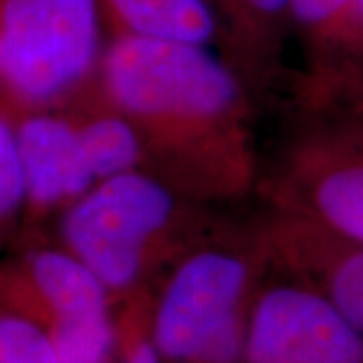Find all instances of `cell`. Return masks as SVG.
Instances as JSON below:
<instances>
[{
  "instance_id": "1",
  "label": "cell",
  "mask_w": 363,
  "mask_h": 363,
  "mask_svg": "<svg viewBox=\"0 0 363 363\" xmlns=\"http://www.w3.org/2000/svg\"><path fill=\"white\" fill-rule=\"evenodd\" d=\"M93 95L130 119L150 169L186 194L226 200L252 188L247 85L212 45L109 37Z\"/></svg>"
},
{
  "instance_id": "2",
  "label": "cell",
  "mask_w": 363,
  "mask_h": 363,
  "mask_svg": "<svg viewBox=\"0 0 363 363\" xmlns=\"http://www.w3.org/2000/svg\"><path fill=\"white\" fill-rule=\"evenodd\" d=\"M269 272L260 224L196 236L150 298L147 329L162 363H240L250 307Z\"/></svg>"
},
{
  "instance_id": "3",
  "label": "cell",
  "mask_w": 363,
  "mask_h": 363,
  "mask_svg": "<svg viewBox=\"0 0 363 363\" xmlns=\"http://www.w3.org/2000/svg\"><path fill=\"white\" fill-rule=\"evenodd\" d=\"M190 200L150 169L105 178L65 206L59 224L63 247L121 305L147 295L152 277L202 234Z\"/></svg>"
},
{
  "instance_id": "4",
  "label": "cell",
  "mask_w": 363,
  "mask_h": 363,
  "mask_svg": "<svg viewBox=\"0 0 363 363\" xmlns=\"http://www.w3.org/2000/svg\"><path fill=\"white\" fill-rule=\"evenodd\" d=\"M301 101L271 206L363 242V63L321 59Z\"/></svg>"
},
{
  "instance_id": "5",
  "label": "cell",
  "mask_w": 363,
  "mask_h": 363,
  "mask_svg": "<svg viewBox=\"0 0 363 363\" xmlns=\"http://www.w3.org/2000/svg\"><path fill=\"white\" fill-rule=\"evenodd\" d=\"M107 40L101 0H0V85L52 109L93 91Z\"/></svg>"
},
{
  "instance_id": "6",
  "label": "cell",
  "mask_w": 363,
  "mask_h": 363,
  "mask_svg": "<svg viewBox=\"0 0 363 363\" xmlns=\"http://www.w3.org/2000/svg\"><path fill=\"white\" fill-rule=\"evenodd\" d=\"M240 363H363V343L313 286L271 264L250 307Z\"/></svg>"
},
{
  "instance_id": "7",
  "label": "cell",
  "mask_w": 363,
  "mask_h": 363,
  "mask_svg": "<svg viewBox=\"0 0 363 363\" xmlns=\"http://www.w3.org/2000/svg\"><path fill=\"white\" fill-rule=\"evenodd\" d=\"M260 226L272 269L313 286L363 343V242L274 206Z\"/></svg>"
},
{
  "instance_id": "8",
  "label": "cell",
  "mask_w": 363,
  "mask_h": 363,
  "mask_svg": "<svg viewBox=\"0 0 363 363\" xmlns=\"http://www.w3.org/2000/svg\"><path fill=\"white\" fill-rule=\"evenodd\" d=\"M14 125L28 206L35 210L65 208L97 184L75 117L52 109H28Z\"/></svg>"
},
{
  "instance_id": "9",
  "label": "cell",
  "mask_w": 363,
  "mask_h": 363,
  "mask_svg": "<svg viewBox=\"0 0 363 363\" xmlns=\"http://www.w3.org/2000/svg\"><path fill=\"white\" fill-rule=\"evenodd\" d=\"M25 267L26 281L43 315L39 323L45 329L116 313L107 286L65 247L33 250Z\"/></svg>"
},
{
  "instance_id": "10",
  "label": "cell",
  "mask_w": 363,
  "mask_h": 363,
  "mask_svg": "<svg viewBox=\"0 0 363 363\" xmlns=\"http://www.w3.org/2000/svg\"><path fill=\"white\" fill-rule=\"evenodd\" d=\"M109 37H152L214 45L222 26L210 0H101Z\"/></svg>"
},
{
  "instance_id": "11",
  "label": "cell",
  "mask_w": 363,
  "mask_h": 363,
  "mask_svg": "<svg viewBox=\"0 0 363 363\" xmlns=\"http://www.w3.org/2000/svg\"><path fill=\"white\" fill-rule=\"evenodd\" d=\"M75 119L95 180L150 169V156L142 133L123 113L95 97V101L85 104Z\"/></svg>"
},
{
  "instance_id": "12",
  "label": "cell",
  "mask_w": 363,
  "mask_h": 363,
  "mask_svg": "<svg viewBox=\"0 0 363 363\" xmlns=\"http://www.w3.org/2000/svg\"><path fill=\"white\" fill-rule=\"evenodd\" d=\"M224 39L252 63L271 61L293 26L291 0H210Z\"/></svg>"
},
{
  "instance_id": "13",
  "label": "cell",
  "mask_w": 363,
  "mask_h": 363,
  "mask_svg": "<svg viewBox=\"0 0 363 363\" xmlns=\"http://www.w3.org/2000/svg\"><path fill=\"white\" fill-rule=\"evenodd\" d=\"M355 0H291L293 26L311 43L319 59H335L343 49Z\"/></svg>"
},
{
  "instance_id": "14",
  "label": "cell",
  "mask_w": 363,
  "mask_h": 363,
  "mask_svg": "<svg viewBox=\"0 0 363 363\" xmlns=\"http://www.w3.org/2000/svg\"><path fill=\"white\" fill-rule=\"evenodd\" d=\"M0 363H59V359L43 325L23 313H2Z\"/></svg>"
},
{
  "instance_id": "15",
  "label": "cell",
  "mask_w": 363,
  "mask_h": 363,
  "mask_svg": "<svg viewBox=\"0 0 363 363\" xmlns=\"http://www.w3.org/2000/svg\"><path fill=\"white\" fill-rule=\"evenodd\" d=\"M26 206V180L16 125L0 113V224Z\"/></svg>"
},
{
  "instance_id": "16",
  "label": "cell",
  "mask_w": 363,
  "mask_h": 363,
  "mask_svg": "<svg viewBox=\"0 0 363 363\" xmlns=\"http://www.w3.org/2000/svg\"><path fill=\"white\" fill-rule=\"evenodd\" d=\"M150 298L152 293L121 303V311H117L121 337L116 363H162L147 329Z\"/></svg>"
},
{
  "instance_id": "17",
  "label": "cell",
  "mask_w": 363,
  "mask_h": 363,
  "mask_svg": "<svg viewBox=\"0 0 363 363\" xmlns=\"http://www.w3.org/2000/svg\"><path fill=\"white\" fill-rule=\"evenodd\" d=\"M335 59H350L363 63V0H355L350 30L343 43V49Z\"/></svg>"
}]
</instances>
